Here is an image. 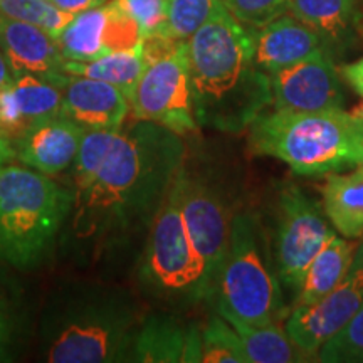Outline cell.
I'll list each match as a JSON object with an SVG mask.
<instances>
[{
	"label": "cell",
	"mask_w": 363,
	"mask_h": 363,
	"mask_svg": "<svg viewBox=\"0 0 363 363\" xmlns=\"http://www.w3.org/2000/svg\"><path fill=\"white\" fill-rule=\"evenodd\" d=\"M247 130L252 155L284 162L298 175H326L363 163V123L343 108L310 113L266 110Z\"/></svg>",
	"instance_id": "5b68a950"
},
{
	"label": "cell",
	"mask_w": 363,
	"mask_h": 363,
	"mask_svg": "<svg viewBox=\"0 0 363 363\" xmlns=\"http://www.w3.org/2000/svg\"><path fill=\"white\" fill-rule=\"evenodd\" d=\"M185 48L199 128L239 135L272 104L269 76L254 65L247 29L222 4Z\"/></svg>",
	"instance_id": "7a4b0ae2"
},
{
	"label": "cell",
	"mask_w": 363,
	"mask_h": 363,
	"mask_svg": "<svg viewBox=\"0 0 363 363\" xmlns=\"http://www.w3.org/2000/svg\"><path fill=\"white\" fill-rule=\"evenodd\" d=\"M0 16L40 27L56 39L74 19L49 0H0Z\"/></svg>",
	"instance_id": "83f0119b"
},
{
	"label": "cell",
	"mask_w": 363,
	"mask_h": 363,
	"mask_svg": "<svg viewBox=\"0 0 363 363\" xmlns=\"http://www.w3.org/2000/svg\"><path fill=\"white\" fill-rule=\"evenodd\" d=\"M9 84L0 88V128L6 131L9 138H12L22 128H26V123L22 120L19 108H17V103L12 96L11 86Z\"/></svg>",
	"instance_id": "d6a6232c"
},
{
	"label": "cell",
	"mask_w": 363,
	"mask_h": 363,
	"mask_svg": "<svg viewBox=\"0 0 363 363\" xmlns=\"http://www.w3.org/2000/svg\"><path fill=\"white\" fill-rule=\"evenodd\" d=\"M12 96L26 126L33 121L62 115V86L39 76H17L11 81Z\"/></svg>",
	"instance_id": "d4e9b609"
},
{
	"label": "cell",
	"mask_w": 363,
	"mask_h": 363,
	"mask_svg": "<svg viewBox=\"0 0 363 363\" xmlns=\"http://www.w3.org/2000/svg\"><path fill=\"white\" fill-rule=\"evenodd\" d=\"M175 184L179 187L180 208L185 225L195 249L206 264L212 299L217 276L229 247L233 216L224 195L216 189V185L207 182L202 175L189 172L185 165L177 175Z\"/></svg>",
	"instance_id": "30bf717a"
},
{
	"label": "cell",
	"mask_w": 363,
	"mask_h": 363,
	"mask_svg": "<svg viewBox=\"0 0 363 363\" xmlns=\"http://www.w3.org/2000/svg\"><path fill=\"white\" fill-rule=\"evenodd\" d=\"M84 131L65 115L33 121L11 138L12 160L56 179L71 170Z\"/></svg>",
	"instance_id": "5bb4252c"
},
{
	"label": "cell",
	"mask_w": 363,
	"mask_h": 363,
	"mask_svg": "<svg viewBox=\"0 0 363 363\" xmlns=\"http://www.w3.org/2000/svg\"><path fill=\"white\" fill-rule=\"evenodd\" d=\"M316 362L363 363V303L350 321L320 348Z\"/></svg>",
	"instance_id": "f546056e"
},
{
	"label": "cell",
	"mask_w": 363,
	"mask_h": 363,
	"mask_svg": "<svg viewBox=\"0 0 363 363\" xmlns=\"http://www.w3.org/2000/svg\"><path fill=\"white\" fill-rule=\"evenodd\" d=\"M120 2L142 27L143 38L163 33L167 21L165 0H120Z\"/></svg>",
	"instance_id": "1f68e13d"
},
{
	"label": "cell",
	"mask_w": 363,
	"mask_h": 363,
	"mask_svg": "<svg viewBox=\"0 0 363 363\" xmlns=\"http://www.w3.org/2000/svg\"><path fill=\"white\" fill-rule=\"evenodd\" d=\"M145 67L142 45L128 51H116L104 54L91 61H66L65 72L71 76H84V78L104 81L120 88L131 98L135 86L138 83Z\"/></svg>",
	"instance_id": "cb8c5ba5"
},
{
	"label": "cell",
	"mask_w": 363,
	"mask_h": 363,
	"mask_svg": "<svg viewBox=\"0 0 363 363\" xmlns=\"http://www.w3.org/2000/svg\"><path fill=\"white\" fill-rule=\"evenodd\" d=\"M0 51L13 78L39 76L61 86L66 84V59L57 39L40 27L0 16Z\"/></svg>",
	"instance_id": "9a60e30c"
},
{
	"label": "cell",
	"mask_w": 363,
	"mask_h": 363,
	"mask_svg": "<svg viewBox=\"0 0 363 363\" xmlns=\"http://www.w3.org/2000/svg\"><path fill=\"white\" fill-rule=\"evenodd\" d=\"M220 4L239 24L254 29L288 12L289 0H220Z\"/></svg>",
	"instance_id": "4dcf8cb0"
},
{
	"label": "cell",
	"mask_w": 363,
	"mask_h": 363,
	"mask_svg": "<svg viewBox=\"0 0 363 363\" xmlns=\"http://www.w3.org/2000/svg\"><path fill=\"white\" fill-rule=\"evenodd\" d=\"M340 74L352 86L353 91L363 98V56L350 62V65H343L342 69H340Z\"/></svg>",
	"instance_id": "836d02e7"
},
{
	"label": "cell",
	"mask_w": 363,
	"mask_h": 363,
	"mask_svg": "<svg viewBox=\"0 0 363 363\" xmlns=\"http://www.w3.org/2000/svg\"><path fill=\"white\" fill-rule=\"evenodd\" d=\"M142 43V27L120 0H108L74 16L57 38L66 61H91L104 54L140 48Z\"/></svg>",
	"instance_id": "7c38bea8"
},
{
	"label": "cell",
	"mask_w": 363,
	"mask_h": 363,
	"mask_svg": "<svg viewBox=\"0 0 363 363\" xmlns=\"http://www.w3.org/2000/svg\"><path fill=\"white\" fill-rule=\"evenodd\" d=\"M321 194L333 229L347 239L363 238V163L348 174H330Z\"/></svg>",
	"instance_id": "ffe728a7"
},
{
	"label": "cell",
	"mask_w": 363,
	"mask_h": 363,
	"mask_svg": "<svg viewBox=\"0 0 363 363\" xmlns=\"http://www.w3.org/2000/svg\"><path fill=\"white\" fill-rule=\"evenodd\" d=\"M222 318H225L238 333L242 345L246 363H301L313 362L306 353H303L289 335L286 333L284 326L279 323L267 325H251L247 321L239 320L234 315L225 311H217Z\"/></svg>",
	"instance_id": "7402d4cb"
},
{
	"label": "cell",
	"mask_w": 363,
	"mask_h": 363,
	"mask_svg": "<svg viewBox=\"0 0 363 363\" xmlns=\"http://www.w3.org/2000/svg\"><path fill=\"white\" fill-rule=\"evenodd\" d=\"M288 13L310 27L333 59L350 51L360 34L357 0H289Z\"/></svg>",
	"instance_id": "ac0fdd59"
},
{
	"label": "cell",
	"mask_w": 363,
	"mask_h": 363,
	"mask_svg": "<svg viewBox=\"0 0 363 363\" xmlns=\"http://www.w3.org/2000/svg\"><path fill=\"white\" fill-rule=\"evenodd\" d=\"M74 190L19 162L0 172V264L38 269L59 247Z\"/></svg>",
	"instance_id": "277c9868"
},
{
	"label": "cell",
	"mask_w": 363,
	"mask_h": 363,
	"mask_svg": "<svg viewBox=\"0 0 363 363\" xmlns=\"http://www.w3.org/2000/svg\"><path fill=\"white\" fill-rule=\"evenodd\" d=\"M120 130H86L81 140L78 155L71 167V185L74 195L83 192L86 187L93 184L99 170L106 162L108 153L115 142L116 133Z\"/></svg>",
	"instance_id": "484cf974"
},
{
	"label": "cell",
	"mask_w": 363,
	"mask_h": 363,
	"mask_svg": "<svg viewBox=\"0 0 363 363\" xmlns=\"http://www.w3.org/2000/svg\"><path fill=\"white\" fill-rule=\"evenodd\" d=\"M12 79H13L12 72H11V69H9V65H7L6 57H4L2 51H0V88L11 83Z\"/></svg>",
	"instance_id": "d590c367"
},
{
	"label": "cell",
	"mask_w": 363,
	"mask_h": 363,
	"mask_svg": "<svg viewBox=\"0 0 363 363\" xmlns=\"http://www.w3.org/2000/svg\"><path fill=\"white\" fill-rule=\"evenodd\" d=\"M355 246L335 233L316 252L308 266L301 288L294 296V306H308L325 298L337 286L350 267Z\"/></svg>",
	"instance_id": "603a6c76"
},
{
	"label": "cell",
	"mask_w": 363,
	"mask_h": 363,
	"mask_svg": "<svg viewBox=\"0 0 363 363\" xmlns=\"http://www.w3.org/2000/svg\"><path fill=\"white\" fill-rule=\"evenodd\" d=\"M62 115L84 130H120L130 115V99L110 83L69 74L62 86Z\"/></svg>",
	"instance_id": "e0dca14e"
},
{
	"label": "cell",
	"mask_w": 363,
	"mask_h": 363,
	"mask_svg": "<svg viewBox=\"0 0 363 363\" xmlns=\"http://www.w3.org/2000/svg\"><path fill=\"white\" fill-rule=\"evenodd\" d=\"M201 362L246 363L238 333L219 313L201 325Z\"/></svg>",
	"instance_id": "4316f807"
},
{
	"label": "cell",
	"mask_w": 363,
	"mask_h": 363,
	"mask_svg": "<svg viewBox=\"0 0 363 363\" xmlns=\"http://www.w3.org/2000/svg\"><path fill=\"white\" fill-rule=\"evenodd\" d=\"M131 362H201V326L182 325L170 315H145Z\"/></svg>",
	"instance_id": "d6986e66"
},
{
	"label": "cell",
	"mask_w": 363,
	"mask_h": 363,
	"mask_svg": "<svg viewBox=\"0 0 363 363\" xmlns=\"http://www.w3.org/2000/svg\"><path fill=\"white\" fill-rule=\"evenodd\" d=\"M29 303L21 281L0 269V363L17 362L33 331Z\"/></svg>",
	"instance_id": "44dd1931"
},
{
	"label": "cell",
	"mask_w": 363,
	"mask_h": 363,
	"mask_svg": "<svg viewBox=\"0 0 363 363\" xmlns=\"http://www.w3.org/2000/svg\"><path fill=\"white\" fill-rule=\"evenodd\" d=\"M138 279L145 291L170 305L192 306L211 299L206 264L185 225L175 182L148 227Z\"/></svg>",
	"instance_id": "52a82bcc"
},
{
	"label": "cell",
	"mask_w": 363,
	"mask_h": 363,
	"mask_svg": "<svg viewBox=\"0 0 363 363\" xmlns=\"http://www.w3.org/2000/svg\"><path fill=\"white\" fill-rule=\"evenodd\" d=\"M355 115L358 116V120H360L362 123H363V108H360V110H358V111L355 113Z\"/></svg>",
	"instance_id": "f35d334b"
},
{
	"label": "cell",
	"mask_w": 363,
	"mask_h": 363,
	"mask_svg": "<svg viewBox=\"0 0 363 363\" xmlns=\"http://www.w3.org/2000/svg\"><path fill=\"white\" fill-rule=\"evenodd\" d=\"M142 311L123 288L71 281L49 294L38 326V360L48 363L131 362Z\"/></svg>",
	"instance_id": "3957f363"
},
{
	"label": "cell",
	"mask_w": 363,
	"mask_h": 363,
	"mask_svg": "<svg viewBox=\"0 0 363 363\" xmlns=\"http://www.w3.org/2000/svg\"><path fill=\"white\" fill-rule=\"evenodd\" d=\"M145 67L130 98L133 120L152 121L185 136L199 130L194 115L185 40L165 34L143 38Z\"/></svg>",
	"instance_id": "ba28073f"
},
{
	"label": "cell",
	"mask_w": 363,
	"mask_h": 363,
	"mask_svg": "<svg viewBox=\"0 0 363 363\" xmlns=\"http://www.w3.org/2000/svg\"><path fill=\"white\" fill-rule=\"evenodd\" d=\"M274 222L272 259L283 288L296 296L313 257L337 230L323 207L298 185H286L279 192Z\"/></svg>",
	"instance_id": "9c48e42d"
},
{
	"label": "cell",
	"mask_w": 363,
	"mask_h": 363,
	"mask_svg": "<svg viewBox=\"0 0 363 363\" xmlns=\"http://www.w3.org/2000/svg\"><path fill=\"white\" fill-rule=\"evenodd\" d=\"M9 160H7V158L6 157H4L2 155V153H0V172H2V169H4V165H6V163H7Z\"/></svg>",
	"instance_id": "74e56055"
},
{
	"label": "cell",
	"mask_w": 363,
	"mask_h": 363,
	"mask_svg": "<svg viewBox=\"0 0 363 363\" xmlns=\"http://www.w3.org/2000/svg\"><path fill=\"white\" fill-rule=\"evenodd\" d=\"M247 33L254 65L267 76L325 51L310 27L288 12L264 26L247 29Z\"/></svg>",
	"instance_id": "2e32d148"
},
{
	"label": "cell",
	"mask_w": 363,
	"mask_h": 363,
	"mask_svg": "<svg viewBox=\"0 0 363 363\" xmlns=\"http://www.w3.org/2000/svg\"><path fill=\"white\" fill-rule=\"evenodd\" d=\"M363 303V242L347 274L320 301L308 306H294L284 321V330L293 343L316 360L318 352L328 340L350 321Z\"/></svg>",
	"instance_id": "8fae6325"
},
{
	"label": "cell",
	"mask_w": 363,
	"mask_h": 363,
	"mask_svg": "<svg viewBox=\"0 0 363 363\" xmlns=\"http://www.w3.org/2000/svg\"><path fill=\"white\" fill-rule=\"evenodd\" d=\"M274 110L310 113L342 110L345 93L335 59L326 51L316 52L284 69L269 74Z\"/></svg>",
	"instance_id": "4fadbf2b"
},
{
	"label": "cell",
	"mask_w": 363,
	"mask_h": 363,
	"mask_svg": "<svg viewBox=\"0 0 363 363\" xmlns=\"http://www.w3.org/2000/svg\"><path fill=\"white\" fill-rule=\"evenodd\" d=\"M185 155L175 131L143 120L125 123L96 179L74 195L59 249L89 264L120 252L148 230Z\"/></svg>",
	"instance_id": "6da1fadb"
},
{
	"label": "cell",
	"mask_w": 363,
	"mask_h": 363,
	"mask_svg": "<svg viewBox=\"0 0 363 363\" xmlns=\"http://www.w3.org/2000/svg\"><path fill=\"white\" fill-rule=\"evenodd\" d=\"M0 153H2L4 157L7 158L9 162L12 160V148H11V138H9V135L0 128Z\"/></svg>",
	"instance_id": "8d00e7d4"
},
{
	"label": "cell",
	"mask_w": 363,
	"mask_h": 363,
	"mask_svg": "<svg viewBox=\"0 0 363 363\" xmlns=\"http://www.w3.org/2000/svg\"><path fill=\"white\" fill-rule=\"evenodd\" d=\"M167 21L163 33L172 39L187 40L219 7L220 0H165Z\"/></svg>",
	"instance_id": "f1b7e54d"
},
{
	"label": "cell",
	"mask_w": 363,
	"mask_h": 363,
	"mask_svg": "<svg viewBox=\"0 0 363 363\" xmlns=\"http://www.w3.org/2000/svg\"><path fill=\"white\" fill-rule=\"evenodd\" d=\"M216 310L251 325L281 323L289 315L269 238L259 217L235 212L229 247L216 281Z\"/></svg>",
	"instance_id": "8992f818"
},
{
	"label": "cell",
	"mask_w": 363,
	"mask_h": 363,
	"mask_svg": "<svg viewBox=\"0 0 363 363\" xmlns=\"http://www.w3.org/2000/svg\"><path fill=\"white\" fill-rule=\"evenodd\" d=\"M49 2H52L62 12L71 13V16H78V13L89 11V9L103 6L108 0H49Z\"/></svg>",
	"instance_id": "e575fe53"
}]
</instances>
